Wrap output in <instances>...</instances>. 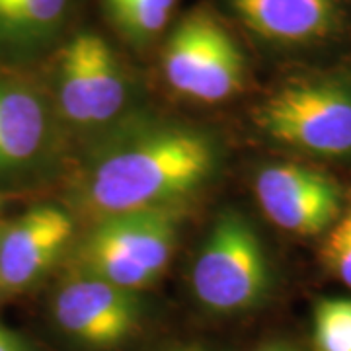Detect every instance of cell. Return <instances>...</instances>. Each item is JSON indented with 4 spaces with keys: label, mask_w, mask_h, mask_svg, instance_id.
<instances>
[{
    "label": "cell",
    "mask_w": 351,
    "mask_h": 351,
    "mask_svg": "<svg viewBox=\"0 0 351 351\" xmlns=\"http://www.w3.org/2000/svg\"><path fill=\"white\" fill-rule=\"evenodd\" d=\"M217 151L211 138L186 127H156L113 147L92 166L88 207L98 219L162 207L211 176Z\"/></svg>",
    "instance_id": "obj_1"
},
{
    "label": "cell",
    "mask_w": 351,
    "mask_h": 351,
    "mask_svg": "<svg viewBox=\"0 0 351 351\" xmlns=\"http://www.w3.org/2000/svg\"><path fill=\"white\" fill-rule=\"evenodd\" d=\"M258 125L285 149L322 160H351V64L289 76L260 104Z\"/></svg>",
    "instance_id": "obj_2"
},
{
    "label": "cell",
    "mask_w": 351,
    "mask_h": 351,
    "mask_svg": "<svg viewBox=\"0 0 351 351\" xmlns=\"http://www.w3.org/2000/svg\"><path fill=\"white\" fill-rule=\"evenodd\" d=\"M269 285L262 240L242 215L226 209L217 217L191 267L195 299L213 313H242L260 304Z\"/></svg>",
    "instance_id": "obj_3"
},
{
    "label": "cell",
    "mask_w": 351,
    "mask_h": 351,
    "mask_svg": "<svg viewBox=\"0 0 351 351\" xmlns=\"http://www.w3.org/2000/svg\"><path fill=\"white\" fill-rule=\"evenodd\" d=\"M160 63L174 92L205 104L237 96L246 80L244 53L207 8H193L180 18L164 39Z\"/></svg>",
    "instance_id": "obj_4"
},
{
    "label": "cell",
    "mask_w": 351,
    "mask_h": 351,
    "mask_svg": "<svg viewBox=\"0 0 351 351\" xmlns=\"http://www.w3.org/2000/svg\"><path fill=\"white\" fill-rule=\"evenodd\" d=\"M239 22L269 49L328 55L351 45V0H226Z\"/></svg>",
    "instance_id": "obj_5"
},
{
    "label": "cell",
    "mask_w": 351,
    "mask_h": 351,
    "mask_svg": "<svg viewBox=\"0 0 351 351\" xmlns=\"http://www.w3.org/2000/svg\"><path fill=\"white\" fill-rule=\"evenodd\" d=\"M57 90L63 113L78 125H100L121 112L125 71L110 41L96 32H78L59 53Z\"/></svg>",
    "instance_id": "obj_6"
},
{
    "label": "cell",
    "mask_w": 351,
    "mask_h": 351,
    "mask_svg": "<svg viewBox=\"0 0 351 351\" xmlns=\"http://www.w3.org/2000/svg\"><path fill=\"white\" fill-rule=\"evenodd\" d=\"M263 215L295 237H320L346 205L341 186L326 172L302 162L267 164L254 182Z\"/></svg>",
    "instance_id": "obj_7"
},
{
    "label": "cell",
    "mask_w": 351,
    "mask_h": 351,
    "mask_svg": "<svg viewBox=\"0 0 351 351\" xmlns=\"http://www.w3.org/2000/svg\"><path fill=\"white\" fill-rule=\"evenodd\" d=\"M55 318L71 338L104 350L133 334L141 320V304L133 291L82 274L59 289Z\"/></svg>",
    "instance_id": "obj_8"
},
{
    "label": "cell",
    "mask_w": 351,
    "mask_h": 351,
    "mask_svg": "<svg viewBox=\"0 0 351 351\" xmlns=\"http://www.w3.org/2000/svg\"><path fill=\"white\" fill-rule=\"evenodd\" d=\"M73 234V219L57 207L22 215L0 237V289L20 291L34 283Z\"/></svg>",
    "instance_id": "obj_9"
},
{
    "label": "cell",
    "mask_w": 351,
    "mask_h": 351,
    "mask_svg": "<svg viewBox=\"0 0 351 351\" xmlns=\"http://www.w3.org/2000/svg\"><path fill=\"white\" fill-rule=\"evenodd\" d=\"M88 242L125 258L152 277H158L174 252V215L164 207L110 215L98 221Z\"/></svg>",
    "instance_id": "obj_10"
},
{
    "label": "cell",
    "mask_w": 351,
    "mask_h": 351,
    "mask_svg": "<svg viewBox=\"0 0 351 351\" xmlns=\"http://www.w3.org/2000/svg\"><path fill=\"white\" fill-rule=\"evenodd\" d=\"M45 129L43 104L32 90L0 84V168L32 160L43 145Z\"/></svg>",
    "instance_id": "obj_11"
},
{
    "label": "cell",
    "mask_w": 351,
    "mask_h": 351,
    "mask_svg": "<svg viewBox=\"0 0 351 351\" xmlns=\"http://www.w3.org/2000/svg\"><path fill=\"white\" fill-rule=\"evenodd\" d=\"M78 0H0V45L34 51L59 38Z\"/></svg>",
    "instance_id": "obj_12"
},
{
    "label": "cell",
    "mask_w": 351,
    "mask_h": 351,
    "mask_svg": "<svg viewBox=\"0 0 351 351\" xmlns=\"http://www.w3.org/2000/svg\"><path fill=\"white\" fill-rule=\"evenodd\" d=\"M178 0H104L119 36L135 47H147L162 36Z\"/></svg>",
    "instance_id": "obj_13"
},
{
    "label": "cell",
    "mask_w": 351,
    "mask_h": 351,
    "mask_svg": "<svg viewBox=\"0 0 351 351\" xmlns=\"http://www.w3.org/2000/svg\"><path fill=\"white\" fill-rule=\"evenodd\" d=\"M316 351H351V299H322L314 308Z\"/></svg>",
    "instance_id": "obj_14"
},
{
    "label": "cell",
    "mask_w": 351,
    "mask_h": 351,
    "mask_svg": "<svg viewBox=\"0 0 351 351\" xmlns=\"http://www.w3.org/2000/svg\"><path fill=\"white\" fill-rule=\"evenodd\" d=\"M322 262L332 276L351 289V193L338 221L324 234Z\"/></svg>",
    "instance_id": "obj_15"
},
{
    "label": "cell",
    "mask_w": 351,
    "mask_h": 351,
    "mask_svg": "<svg viewBox=\"0 0 351 351\" xmlns=\"http://www.w3.org/2000/svg\"><path fill=\"white\" fill-rule=\"evenodd\" d=\"M0 351H24L20 339L2 326H0Z\"/></svg>",
    "instance_id": "obj_16"
},
{
    "label": "cell",
    "mask_w": 351,
    "mask_h": 351,
    "mask_svg": "<svg viewBox=\"0 0 351 351\" xmlns=\"http://www.w3.org/2000/svg\"><path fill=\"white\" fill-rule=\"evenodd\" d=\"M260 351H295L293 348H289L285 343H269V346H265Z\"/></svg>",
    "instance_id": "obj_17"
},
{
    "label": "cell",
    "mask_w": 351,
    "mask_h": 351,
    "mask_svg": "<svg viewBox=\"0 0 351 351\" xmlns=\"http://www.w3.org/2000/svg\"><path fill=\"white\" fill-rule=\"evenodd\" d=\"M176 351H203L201 348H182V350H176Z\"/></svg>",
    "instance_id": "obj_18"
},
{
    "label": "cell",
    "mask_w": 351,
    "mask_h": 351,
    "mask_svg": "<svg viewBox=\"0 0 351 351\" xmlns=\"http://www.w3.org/2000/svg\"><path fill=\"white\" fill-rule=\"evenodd\" d=\"M0 205H2V195H0Z\"/></svg>",
    "instance_id": "obj_19"
}]
</instances>
